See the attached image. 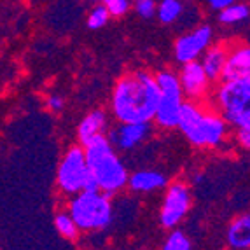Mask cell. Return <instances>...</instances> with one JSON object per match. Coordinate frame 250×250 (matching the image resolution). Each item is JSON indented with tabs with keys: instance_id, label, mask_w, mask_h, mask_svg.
<instances>
[{
	"instance_id": "cell-1",
	"label": "cell",
	"mask_w": 250,
	"mask_h": 250,
	"mask_svg": "<svg viewBox=\"0 0 250 250\" xmlns=\"http://www.w3.org/2000/svg\"><path fill=\"white\" fill-rule=\"evenodd\" d=\"M156 75L146 70L125 74L117 81L110 96V110L117 123H150L159 105Z\"/></svg>"
},
{
	"instance_id": "cell-21",
	"label": "cell",
	"mask_w": 250,
	"mask_h": 250,
	"mask_svg": "<svg viewBox=\"0 0 250 250\" xmlns=\"http://www.w3.org/2000/svg\"><path fill=\"white\" fill-rule=\"evenodd\" d=\"M112 16L110 11L104 4H96L88 14V28L89 30H100L108 23V18Z\"/></svg>"
},
{
	"instance_id": "cell-14",
	"label": "cell",
	"mask_w": 250,
	"mask_h": 250,
	"mask_svg": "<svg viewBox=\"0 0 250 250\" xmlns=\"http://www.w3.org/2000/svg\"><path fill=\"white\" fill-rule=\"evenodd\" d=\"M250 77V46L249 44H229V58L224 70V79Z\"/></svg>"
},
{
	"instance_id": "cell-11",
	"label": "cell",
	"mask_w": 250,
	"mask_h": 250,
	"mask_svg": "<svg viewBox=\"0 0 250 250\" xmlns=\"http://www.w3.org/2000/svg\"><path fill=\"white\" fill-rule=\"evenodd\" d=\"M152 133L150 123H119L108 129V140L117 150H133L140 147Z\"/></svg>"
},
{
	"instance_id": "cell-13",
	"label": "cell",
	"mask_w": 250,
	"mask_h": 250,
	"mask_svg": "<svg viewBox=\"0 0 250 250\" xmlns=\"http://www.w3.org/2000/svg\"><path fill=\"white\" fill-rule=\"evenodd\" d=\"M228 58H229V44H212L201 56V65L213 83L224 79Z\"/></svg>"
},
{
	"instance_id": "cell-17",
	"label": "cell",
	"mask_w": 250,
	"mask_h": 250,
	"mask_svg": "<svg viewBox=\"0 0 250 250\" xmlns=\"http://www.w3.org/2000/svg\"><path fill=\"white\" fill-rule=\"evenodd\" d=\"M250 18V7L242 2H234L233 5L226 7L224 11L219 13V23L228 26L240 25V23H245Z\"/></svg>"
},
{
	"instance_id": "cell-7",
	"label": "cell",
	"mask_w": 250,
	"mask_h": 250,
	"mask_svg": "<svg viewBox=\"0 0 250 250\" xmlns=\"http://www.w3.org/2000/svg\"><path fill=\"white\" fill-rule=\"evenodd\" d=\"M212 102L231 125L234 117L250 108V77L221 81L213 91Z\"/></svg>"
},
{
	"instance_id": "cell-28",
	"label": "cell",
	"mask_w": 250,
	"mask_h": 250,
	"mask_svg": "<svg viewBox=\"0 0 250 250\" xmlns=\"http://www.w3.org/2000/svg\"><path fill=\"white\" fill-rule=\"evenodd\" d=\"M93 2H98V0H93Z\"/></svg>"
},
{
	"instance_id": "cell-8",
	"label": "cell",
	"mask_w": 250,
	"mask_h": 250,
	"mask_svg": "<svg viewBox=\"0 0 250 250\" xmlns=\"http://www.w3.org/2000/svg\"><path fill=\"white\" fill-rule=\"evenodd\" d=\"M192 205L191 189L182 180L168 184L159 208V222L167 229H177V226L186 219Z\"/></svg>"
},
{
	"instance_id": "cell-25",
	"label": "cell",
	"mask_w": 250,
	"mask_h": 250,
	"mask_svg": "<svg viewBox=\"0 0 250 250\" xmlns=\"http://www.w3.org/2000/svg\"><path fill=\"white\" fill-rule=\"evenodd\" d=\"M234 140L243 150L250 152V129H236L234 133Z\"/></svg>"
},
{
	"instance_id": "cell-29",
	"label": "cell",
	"mask_w": 250,
	"mask_h": 250,
	"mask_svg": "<svg viewBox=\"0 0 250 250\" xmlns=\"http://www.w3.org/2000/svg\"><path fill=\"white\" fill-rule=\"evenodd\" d=\"M247 250H250V249H247Z\"/></svg>"
},
{
	"instance_id": "cell-19",
	"label": "cell",
	"mask_w": 250,
	"mask_h": 250,
	"mask_svg": "<svg viewBox=\"0 0 250 250\" xmlns=\"http://www.w3.org/2000/svg\"><path fill=\"white\" fill-rule=\"evenodd\" d=\"M54 228L67 240H77L81 231L77 222L74 221V217L68 213V210H63V212H58L54 215Z\"/></svg>"
},
{
	"instance_id": "cell-4",
	"label": "cell",
	"mask_w": 250,
	"mask_h": 250,
	"mask_svg": "<svg viewBox=\"0 0 250 250\" xmlns=\"http://www.w3.org/2000/svg\"><path fill=\"white\" fill-rule=\"evenodd\" d=\"M67 210L81 231L107 229L114 221V207L110 196L104 191H83L70 196Z\"/></svg>"
},
{
	"instance_id": "cell-5",
	"label": "cell",
	"mask_w": 250,
	"mask_h": 250,
	"mask_svg": "<svg viewBox=\"0 0 250 250\" xmlns=\"http://www.w3.org/2000/svg\"><path fill=\"white\" fill-rule=\"evenodd\" d=\"M158 86L161 96H159L158 112H156L154 123L163 129H175L179 128L180 114L188 102L184 95L182 84H180L179 74L171 70H161L156 74Z\"/></svg>"
},
{
	"instance_id": "cell-22",
	"label": "cell",
	"mask_w": 250,
	"mask_h": 250,
	"mask_svg": "<svg viewBox=\"0 0 250 250\" xmlns=\"http://www.w3.org/2000/svg\"><path fill=\"white\" fill-rule=\"evenodd\" d=\"M135 13L142 20H150L158 14V4L156 0H135Z\"/></svg>"
},
{
	"instance_id": "cell-3",
	"label": "cell",
	"mask_w": 250,
	"mask_h": 250,
	"mask_svg": "<svg viewBox=\"0 0 250 250\" xmlns=\"http://www.w3.org/2000/svg\"><path fill=\"white\" fill-rule=\"evenodd\" d=\"M84 149H86L91 175L100 186V191H104L108 196H114L125 188H128V168L119 158L117 149L108 140L107 135L93 140Z\"/></svg>"
},
{
	"instance_id": "cell-18",
	"label": "cell",
	"mask_w": 250,
	"mask_h": 250,
	"mask_svg": "<svg viewBox=\"0 0 250 250\" xmlns=\"http://www.w3.org/2000/svg\"><path fill=\"white\" fill-rule=\"evenodd\" d=\"M184 5L180 0H161L158 4V20L165 25H171L182 18Z\"/></svg>"
},
{
	"instance_id": "cell-24",
	"label": "cell",
	"mask_w": 250,
	"mask_h": 250,
	"mask_svg": "<svg viewBox=\"0 0 250 250\" xmlns=\"http://www.w3.org/2000/svg\"><path fill=\"white\" fill-rule=\"evenodd\" d=\"M46 107H47V110H51V112H62L63 107H65V100H63L62 95L53 93V95H47Z\"/></svg>"
},
{
	"instance_id": "cell-16",
	"label": "cell",
	"mask_w": 250,
	"mask_h": 250,
	"mask_svg": "<svg viewBox=\"0 0 250 250\" xmlns=\"http://www.w3.org/2000/svg\"><path fill=\"white\" fill-rule=\"evenodd\" d=\"M226 240L234 250L250 249V212L240 213L229 222L226 231Z\"/></svg>"
},
{
	"instance_id": "cell-23",
	"label": "cell",
	"mask_w": 250,
	"mask_h": 250,
	"mask_svg": "<svg viewBox=\"0 0 250 250\" xmlns=\"http://www.w3.org/2000/svg\"><path fill=\"white\" fill-rule=\"evenodd\" d=\"M102 4L110 11L112 18H121L131 7V0H100Z\"/></svg>"
},
{
	"instance_id": "cell-9",
	"label": "cell",
	"mask_w": 250,
	"mask_h": 250,
	"mask_svg": "<svg viewBox=\"0 0 250 250\" xmlns=\"http://www.w3.org/2000/svg\"><path fill=\"white\" fill-rule=\"evenodd\" d=\"M213 42V30L210 25H200L192 28L191 32H186L175 41L173 54L175 60L184 65L189 62H198L205 54V51L212 46Z\"/></svg>"
},
{
	"instance_id": "cell-10",
	"label": "cell",
	"mask_w": 250,
	"mask_h": 250,
	"mask_svg": "<svg viewBox=\"0 0 250 250\" xmlns=\"http://www.w3.org/2000/svg\"><path fill=\"white\" fill-rule=\"evenodd\" d=\"M179 79L182 84L184 95L189 102H201L205 104V98L212 91L213 81L205 72L201 62H189L184 63L179 72Z\"/></svg>"
},
{
	"instance_id": "cell-15",
	"label": "cell",
	"mask_w": 250,
	"mask_h": 250,
	"mask_svg": "<svg viewBox=\"0 0 250 250\" xmlns=\"http://www.w3.org/2000/svg\"><path fill=\"white\" fill-rule=\"evenodd\" d=\"M128 188L133 192H156L161 191V189L168 188V179L165 173L158 170H149V168H142V170H137L133 173H129L128 180Z\"/></svg>"
},
{
	"instance_id": "cell-20",
	"label": "cell",
	"mask_w": 250,
	"mask_h": 250,
	"mask_svg": "<svg viewBox=\"0 0 250 250\" xmlns=\"http://www.w3.org/2000/svg\"><path fill=\"white\" fill-rule=\"evenodd\" d=\"M161 250H192V245L186 233H182L180 229H171V233L163 243Z\"/></svg>"
},
{
	"instance_id": "cell-12",
	"label": "cell",
	"mask_w": 250,
	"mask_h": 250,
	"mask_svg": "<svg viewBox=\"0 0 250 250\" xmlns=\"http://www.w3.org/2000/svg\"><path fill=\"white\" fill-rule=\"evenodd\" d=\"M107 125H108V117L105 110L95 108V110L88 112L81 119L79 126H77V140H79V144L86 147L93 140L107 135L105 133L107 131Z\"/></svg>"
},
{
	"instance_id": "cell-26",
	"label": "cell",
	"mask_w": 250,
	"mask_h": 250,
	"mask_svg": "<svg viewBox=\"0 0 250 250\" xmlns=\"http://www.w3.org/2000/svg\"><path fill=\"white\" fill-rule=\"evenodd\" d=\"M231 126L236 129H250V108L234 117L233 121H231Z\"/></svg>"
},
{
	"instance_id": "cell-2",
	"label": "cell",
	"mask_w": 250,
	"mask_h": 250,
	"mask_svg": "<svg viewBox=\"0 0 250 250\" xmlns=\"http://www.w3.org/2000/svg\"><path fill=\"white\" fill-rule=\"evenodd\" d=\"M231 125L213 105L186 102L179 129L191 146L198 149H221L229 137Z\"/></svg>"
},
{
	"instance_id": "cell-27",
	"label": "cell",
	"mask_w": 250,
	"mask_h": 250,
	"mask_svg": "<svg viewBox=\"0 0 250 250\" xmlns=\"http://www.w3.org/2000/svg\"><path fill=\"white\" fill-rule=\"evenodd\" d=\"M234 2H238V0H207V4L210 5V9H213V11H217V13L224 11L226 7L233 5Z\"/></svg>"
},
{
	"instance_id": "cell-6",
	"label": "cell",
	"mask_w": 250,
	"mask_h": 250,
	"mask_svg": "<svg viewBox=\"0 0 250 250\" xmlns=\"http://www.w3.org/2000/svg\"><path fill=\"white\" fill-rule=\"evenodd\" d=\"M91 170H89L88 158L84 146H72L63 154L62 161L56 170V186L63 196H75L86 191Z\"/></svg>"
}]
</instances>
